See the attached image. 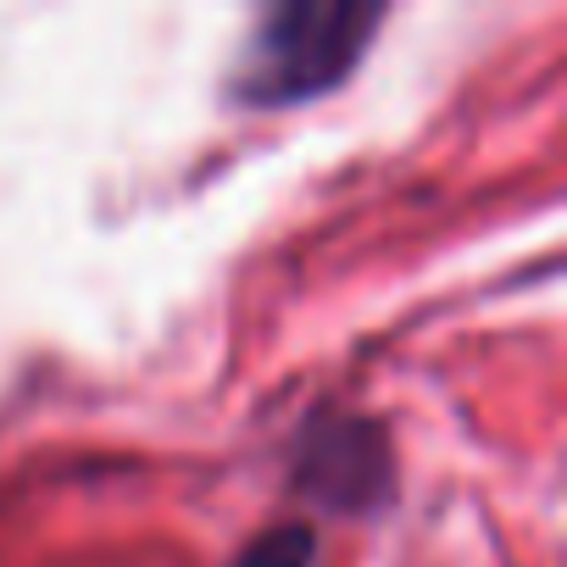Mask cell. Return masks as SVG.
I'll use <instances>...</instances> for the list:
<instances>
[{
  "instance_id": "1",
  "label": "cell",
  "mask_w": 567,
  "mask_h": 567,
  "mask_svg": "<svg viewBox=\"0 0 567 567\" xmlns=\"http://www.w3.org/2000/svg\"><path fill=\"white\" fill-rule=\"evenodd\" d=\"M384 7L362 0H290L261 18L234 73V95L245 106H296L334 90L368 51Z\"/></svg>"
},
{
  "instance_id": "2",
  "label": "cell",
  "mask_w": 567,
  "mask_h": 567,
  "mask_svg": "<svg viewBox=\"0 0 567 567\" xmlns=\"http://www.w3.org/2000/svg\"><path fill=\"white\" fill-rule=\"evenodd\" d=\"M307 484L329 506H373L390 489V456L384 440L362 423H334L329 434L307 440Z\"/></svg>"
},
{
  "instance_id": "3",
  "label": "cell",
  "mask_w": 567,
  "mask_h": 567,
  "mask_svg": "<svg viewBox=\"0 0 567 567\" xmlns=\"http://www.w3.org/2000/svg\"><path fill=\"white\" fill-rule=\"evenodd\" d=\"M312 561H318V539L301 523H278L239 550V567H312Z\"/></svg>"
}]
</instances>
